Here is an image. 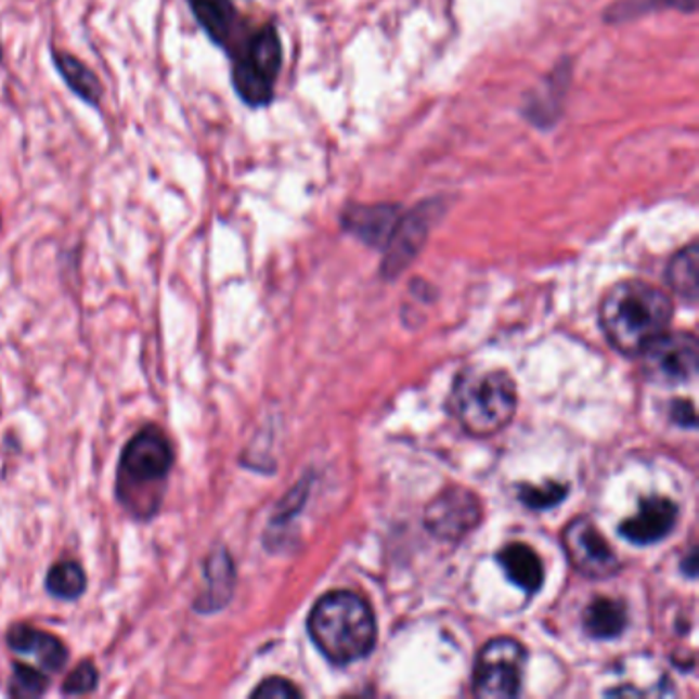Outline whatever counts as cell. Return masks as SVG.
<instances>
[{
	"mask_svg": "<svg viewBox=\"0 0 699 699\" xmlns=\"http://www.w3.org/2000/svg\"><path fill=\"white\" fill-rule=\"evenodd\" d=\"M482 521V503L464 487L439 492L425 509V528L441 540H462Z\"/></svg>",
	"mask_w": 699,
	"mask_h": 699,
	"instance_id": "cell-8",
	"label": "cell"
},
{
	"mask_svg": "<svg viewBox=\"0 0 699 699\" xmlns=\"http://www.w3.org/2000/svg\"><path fill=\"white\" fill-rule=\"evenodd\" d=\"M48 689V677L29 664H15L9 685V696L13 698H39Z\"/></svg>",
	"mask_w": 699,
	"mask_h": 699,
	"instance_id": "cell-21",
	"label": "cell"
},
{
	"mask_svg": "<svg viewBox=\"0 0 699 699\" xmlns=\"http://www.w3.org/2000/svg\"><path fill=\"white\" fill-rule=\"evenodd\" d=\"M232 60V87L238 99L253 107H267L275 95V82L284 64V46L273 23L246 39Z\"/></svg>",
	"mask_w": 699,
	"mask_h": 699,
	"instance_id": "cell-5",
	"label": "cell"
},
{
	"mask_svg": "<svg viewBox=\"0 0 699 699\" xmlns=\"http://www.w3.org/2000/svg\"><path fill=\"white\" fill-rule=\"evenodd\" d=\"M0 60H2V46H0Z\"/></svg>",
	"mask_w": 699,
	"mask_h": 699,
	"instance_id": "cell-27",
	"label": "cell"
},
{
	"mask_svg": "<svg viewBox=\"0 0 699 699\" xmlns=\"http://www.w3.org/2000/svg\"><path fill=\"white\" fill-rule=\"evenodd\" d=\"M441 202H425L423 206L409 211L400 218L397 230L386 245V261H384V273L394 277L404 267L415 259L420 246L425 245L429 230L435 222V216L439 213Z\"/></svg>",
	"mask_w": 699,
	"mask_h": 699,
	"instance_id": "cell-10",
	"label": "cell"
},
{
	"mask_svg": "<svg viewBox=\"0 0 699 699\" xmlns=\"http://www.w3.org/2000/svg\"><path fill=\"white\" fill-rule=\"evenodd\" d=\"M677 515L679 509L673 501L664 496H648L643 499L638 513L620 526V533L627 542L638 546L657 544L673 531Z\"/></svg>",
	"mask_w": 699,
	"mask_h": 699,
	"instance_id": "cell-11",
	"label": "cell"
},
{
	"mask_svg": "<svg viewBox=\"0 0 699 699\" xmlns=\"http://www.w3.org/2000/svg\"><path fill=\"white\" fill-rule=\"evenodd\" d=\"M599 319L607 340L625 355H640L673 319L671 298L655 285L627 280L605 294Z\"/></svg>",
	"mask_w": 699,
	"mask_h": 699,
	"instance_id": "cell-1",
	"label": "cell"
},
{
	"mask_svg": "<svg viewBox=\"0 0 699 699\" xmlns=\"http://www.w3.org/2000/svg\"><path fill=\"white\" fill-rule=\"evenodd\" d=\"M673 420L679 423L683 427H696V409L691 404V400H683V402H675L673 406Z\"/></svg>",
	"mask_w": 699,
	"mask_h": 699,
	"instance_id": "cell-26",
	"label": "cell"
},
{
	"mask_svg": "<svg viewBox=\"0 0 699 699\" xmlns=\"http://www.w3.org/2000/svg\"><path fill=\"white\" fill-rule=\"evenodd\" d=\"M402 213L400 206L376 204V206H351L342 213V226L347 228L361 243L386 248L390 243Z\"/></svg>",
	"mask_w": 699,
	"mask_h": 699,
	"instance_id": "cell-12",
	"label": "cell"
},
{
	"mask_svg": "<svg viewBox=\"0 0 699 699\" xmlns=\"http://www.w3.org/2000/svg\"><path fill=\"white\" fill-rule=\"evenodd\" d=\"M96 681H99V673H96L95 664L91 661L80 662L64 681L62 694H66V696L91 694L96 687Z\"/></svg>",
	"mask_w": 699,
	"mask_h": 699,
	"instance_id": "cell-23",
	"label": "cell"
},
{
	"mask_svg": "<svg viewBox=\"0 0 699 699\" xmlns=\"http://www.w3.org/2000/svg\"><path fill=\"white\" fill-rule=\"evenodd\" d=\"M255 699H296L302 698V691L282 677H271L266 679L255 691H253Z\"/></svg>",
	"mask_w": 699,
	"mask_h": 699,
	"instance_id": "cell-24",
	"label": "cell"
},
{
	"mask_svg": "<svg viewBox=\"0 0 699 699\" xmlns=\"http://www.w3.org/2000/svg\"><path fill=\"white\" fill-rule=\"evenodd\" d=\"M452 411L474 437L503 431L517 411V386L501 370H466L455 379Z\"/></svg>",
	"mask_w": 699,
	"mask_h": 699,
	"instance_id": "cell-4",
	"label": "cell"
},
{
	"mask_svg": "<svg viewBox=\"0 0 699 699\" xmlns=\"http://www.w3.org/2000/svg\"><path fill=\"white\" fill-rule=\"evenodd\" d=\"M565 548L568 560L588 579H607L618 572L620 560L604 533L585 517L574 519L565 530Z\"/></svg>",
	"mask_w": 699,
	"mask_h": 699,
	"instance_id": "cell-9",
	"label": "cell"
},
{
	"mask_svg": "<svg viewBox=\"0 0 699 699\" xmlns=\"http://www.w3.org/2000/svg\"><path fill=\"white\" fill-rule=\"evenodd\" d=\"M526 648L513 638H494L487 644L474 666V696L487 699L515 698L526 671Z\"/></svg>",
	"mask_w": 699,
	"mask_h": 699,
	"instance_id": "cell-6",
	"label": "cell"
},
{
	"mask_svg": "<svg viewBox=\"0 0 699 699\" xmlns=\"http://www.w3.org/2000/svg\"><path fill=\"white\" fill-rule=\"evenodd\" d=\"M627 625V611L622 601H613L609 597H599L586 607L585 627L593 638H616L624 632Z\"/></svg>",
	"mask_w": 699,
	"mask_h": 699,
	"instance_id": "cell-19",
	"label": "cell"
},
{
	"mask_svg": "<svg viewBox=\"0 0 699 699\" xmlns=\"http://www.w3.org/2000/svg\"><path fill=\"white\" fill-rule=\"evenodd\" d=\"M634 7H643L644 11H648V9H652V7H661V9H677V11H683V13H696V9H698V0H638V2H634V4H630V2H622L620 7L616 4L613 7V11H618V9H634ZM625 15V13H624ZM622 15V17H624Z\"/></svg>",
	"mask_w": 699,
	"mask_h": 699,
	"instance_id": "cell-25",
	"label": "cell"
},
{
	"mask_svg": "<svg viewBox=\"0 0 699 699\" xmlns=\"http://www.w3.org/2000/svg\"><path fill=\"white\" fill-rule=\"evenodd\" d=\"M172 464L174 452L167 433L156 425L140 429L119 457L115 480L119 503L133 517L151 519L160 507Z\"/></svg>",
	"mask_w": 699,
	"mask_h": 699,
	"instance_id": "cell-2",
	"label": "cell"
},
{
	"mask_svg": "<svg viewBox=\"0 0 699 699\" xmlns=\"http://www.w3.org/2000/svg\"><path fill=\"white\" fill-rule=\"evenodd\" d=\"M499 562L513 585L535 593L544 585V565L528 544L513 542L499 552Z\"/></svg>",
	"mask_w": 699,
	"mask_h": 699,
	"instance_id": "cell-15",
	"label": "cell"
},
{
	"mask_svg": "<svg viewBox=\"0 0 699 699\" xmlns=\"http://www.w3.org/2000/svg\"><path fill=\"white\" fill-rule=\"evenodd\" d=\"M567 487L558 482H548V484H521L519 487V499L523 505L531 509H548L558 505L567 496Z\"/></svg>",
	"mask_w": 699,
	"mask_h": 699,
	"instance_id": "cell-22",
	"label": "cell"
},
{
	"mask_svg": "<svg viewBox=\"0 0 699 699\" xmlns=\"http://www.w3.org/2000/svg\"><path fill=\"white\" fill-rule=\"evenodd\" d=\"M7 644L11 646L13 652L38 657L39 666L43 671L56 673L68 661V650L60 638L48 634V632L36 630L31 625L20 624L11 627V632L7 636Z\"/></svg>",
	"mask_w": 699,
	"mask_h": 699,
	"instance_id": "cell-13",
	"label": "cell"
},
{
	"mask_svg": "<svg viewBox=\"0 0 699 699\" xmlns=\"http://www.w3.org/2000/svg\"><path fill=\"white\" fill-rule=\"evenodd\" d=\"M640 355L646 376L657 384H683L698 372V340L691 333H662Z\"/></svg>",
	"mask_w": 699,
	"mask_h": 699,
	"instance_id": "cell-7",
	"label": "cell"
},
{
	"mask_svg": "<svg viewBox=\"0 0 699 699\" xmlns=\"http://www.w3.org/2000/svg\"><path fill=\"white\" fill-rule=\"evenodd\" d=\"M46 588L56 599L75 601L87 588V574L75 560H62L50 568L46 577Z\"/></svg>",
	"mask_w": 699,
	"mask_h": 699,
	"instance_id": "cell-20",
	"label": "cell"
},
{
	"mask_svg": "<svg viewBox=\"0 0 699 699\" xmlns=\"http://www.w3.org/2000/svg\"><path fill=\"white\" fill-rule=\"evenodd\" d=\"M187 4L209 41L228 50L238 23L234 2L232 0H187Z\"/></svg>",
	"mask_w": 699,
	"mask_h": 699,
	"instance_id": "cell-14",
	"label": "cell"
},
{
	"mask_svg": "<svg viewBox=\"0 0 699 699\" xmlns=\"http://www.w3.org/2000/svg\"><path fill=\"white\" fill-rule=\"evenodd\" d=\"M206 579H208V588L202 597H197L195 609L202 613H213L222 609L228 604L230 595L234 593V565L226 549L213 552L209 556Z\"/></svg>",
	"mask_w": 699,
	"mask_h": 699,
	"instance_id": "cell-17",
	"label": "cell"
},
{
	"mask_svg": "<svg viewBox=\"0 0 699 699\" xmlns=\"http://www.w3.org/2000/svg\"><path fill=\"white\" fill-rule=\"evenodd\" d=\"M54 68L57 75L64 80V85L70 89L73 95L78 96L82 103H87L89 107H99V101L103 96V87L99 76L78 57L68 54V52H60L56 48H52L50 52Z\"/></svg>",
	"mask_w": 699,
	"mask_h": 699,
	"instance_id": "cell-16",
	"label": "cell"
},
{
	"mask_svg": "<svg viewBox=\"0 0 699 699\" xmlns=\"http://www.w3.org/2000/svg\"><path fill=\"white\" fill-rule=\"evenodd\" d=\"M699 250L696 243L679 250L666 267V284L687 303L698 302Z\"/></svg>",
	"mask_w": 699,
	"mask_h": 699,
	"instance_id": "cell-18",
	"label": "cell"
},
{
	"mask_svg": "<svg viewBox=\"0 0 699 699\" xmlns=\"http://www.w3.org/2000/svg\"><path fill=\"white\" fill-rule=\"evenodd\" d=\"M308 630L328 661H360L376 644V620L370 605L351 591H333L314 605Z\"/></svg>",
	"mask_w": 699,
	"mask_h": 699,
	"instance_id": "cell-3",
	"label": "cell"
}]
</instances>
